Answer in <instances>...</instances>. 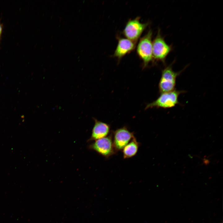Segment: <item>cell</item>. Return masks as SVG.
<instances>
[{"label":"cell","instance_id":"6da1fadb","mask_svg":"<svg viewBox=\"0 0 223 223\" xmlns=\"http://www.w3.org/2000/svg\"><path fill=\"white\" fill-rule=\"evenodd\" d=\"M183 91L174 90L161 93L155 101L146 105L145 109L153 107L168 108L173 107L179 103V95Z\"/></svg>","mask_w":223,"mask_h":223},{"label":"cell","instance_id":"7a4b0ae2","mask_svg":"<svg viewBox=\"0 0 223 223\" xmlns=\"http://www.w3.org/2000/svg\"><path fill=\"white\" fill-rule=\"evenodd\" d=\"M152 32L150 29L139 40L137 48V53L142 60L144 67L153 59L152 38Z\"/></svg>","mask_w":223,"mask_h":223},{"label":"cell","instance_id":"3957f363","mask_svg":"<svg viewBox=\"0 0 223 223\" xmlns=\"http://www.w3.org/2000/svg\"><path fill=\"white\" fill-rule=\"evenodd\" d=\"M181 72L174 71L170 64L162 71L161 78L159 83V89L161 93L168 92L174 90L177 77Z\"/></svg>","mask_w":223,"mask_h":223},{"label":"cell","instance_id":"277c9868","mask_svg":"<svg viewBox=\"0 0 223 223\" xmlns=\"http://www.w3.org/2000/svg\"><path fill=\"white\" fill-rule=\"evenodd\" d=\"M153 59L165 62L166 57L172 50L171 45L168 44L158 29L157 35L152 42Z\"/></svg>","mask_w":223,"mask_h":223},{"label":"cell","instance_id":"5b68a950","mask_svg":"<svg viewBox=\"0 0 223 223\" xmlns=\"http://www.w3.org/2000/svg\"><path fill=\"white\" fill-rule=\"evenodd\" d=\"M148 24V23H141L139 17L129 20L123 30V34L127 39L136 42Z\"/></svg>","mask_w":223,"mask_h":223},{"label":"cell","instance_id":"8992f818","mask_svg":"<svg viewBox=\"0 0 223 223\" xmlns=\"http://www.w3.org/2000/svg\"><path fill=\"white\" fill-rule=\"evenodd\" d=\"M89 148L106 158L113 155L116 151L111 135L95 140L90 145Z\"/></svg>","mask_w":223,"mask_h":223},{"label":"cell","instance_id":"52a82bcc","mask_svg":"<svg viewBox=\"0 0 223 223\" xmlns=\"http://www.w3.org/2000/svg\"><path fill=\"white\" fill-rule=\"evenodd\" d=\"M133 137V133L130 132L126 127L115 131L113 143L115 151L122 150Z\"/></svg>","mask_w":223,"mask_h":223},{"label":"cell","instance_id":"ba28073f","mask_svg":"<svg viewBox=\"0 0 223 223\" xmlns=\"http://www.w3.org/2000/svg\"><path fill=\"white\" fill-rule=\"evenodd\" d=\"M135 42L127 38H119L113 56L119 59H121L135 49Z\"/></svg>","mask_w":223,"mask_h":223},{"label":"cell","instance_id":"9c48e42d","mask_svg":"<svg viewBox=\"0 0 223 223\" xmlns=\"http://www.w3.org/2000/svg\"><path fill=\"white\" fill-rule=\"evenodd\" d=\"M94 124L88 142L96 140L106 137L109 133L110 126L107 124L94 119Z\"/></svg>","mask_w":223,"mask_h":223},{"label":"cell","instance_id":"30bf717a","mask_svg":"<svg viewBox=\"0 0 223 223\" xmlns=\"http://www.w3.org/2000/svg\"><path fill=\"white\" fill-rule=\"evenodd\" d=\"M139 144L136 138L133 137L122 150L124 158H129L135 155L138 152Z\"/></svg>","mask_w":223,"mask_h":223},{"label":"cell","instance_id":"8fae6325","mask_svg":"<svg viewBox=\"0 0 223 223\" xmlns=\"http://www.w3.org/2000/svg\"><path fill=\"white\" fill-rule=\"evenodd\" d=\"M3 28V25L0 22V38H1V35L2 32Z\"/></svg>","mask_w":223,"mask_h":223}]
</instances>
